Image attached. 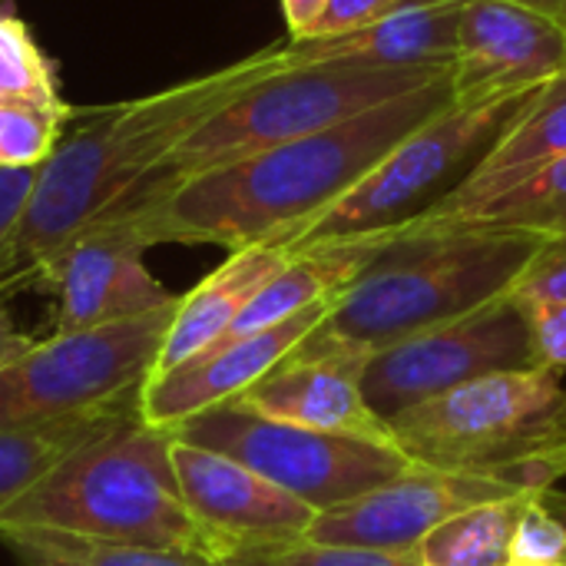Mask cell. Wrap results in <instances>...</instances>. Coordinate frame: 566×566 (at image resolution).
Listing matches in <instances>:
<instances>
[{"label":"cell","mask_w":566,"mask_h":566,"mask_svg":"<svg viewBox=\"0 0 566 566\" xmlns=\"http://www.w3.org/2000/svg\"><path fill=\"white\" fill-rule=\"evenodd\" d=\"M454 106L451 73L378 103L328 129L199 172L153 202L103 219L123 222L146 249L163 242L222 245L229 252L285 242L352 192L401 139Z\"/></svg>","instance_id":"6da1fadb"},{"label":"cell","mask_w":566,"mask_h":566,"mask_svg":"<svg viewBox=\"0 0 566 566\" xmlns=\"http://www.w3.org/2000/svg\"><path fill=\"white\" fill-rule=\"evenodd\" d=\"M285 63L289 43L282 40L153 96L93 109L90 123L60 139L40 166L13 245V282H40L50 262L149 179L202 119Z\"/></svg>","instance_id":"7a4b0ae2"},{"label":"cell","mask_w":566,"mask_h":566,"mask_svg":"<svg viewBox=\"0 0 566 566\" xmlns=\"http://www.w3.org/2000/svg\"><path fill=\"white\" fill-rule=\"evenodd\" d=\"M544 242L537 232L488 226L391 235L292 358L365 371L378 352L507 298Z\"/></svg>","instance_id":"3957f363"},{"label":"cell","mask_w":566,"mask_h":566,"mask_svg":"<svg viewBox=\"0 0 566 566\" xmlns=\"http://www.w3.org/2000/svg\"><path fill=\"white\" fill-rule=\"evenodd\" d=\"M172 431L126 415L73 448L0 514V531H46L93 544L189 551L222 560L192 517L172 468Z\"/></svg>","instance_id":"277c9868"},{"label":"cell","mask_w":566,"mask_h":566,"mask_svg":"<svg viewBox=\"0 0 566 566\" xmlns=\"http://www.w3.org/2000/svg\"><path fill=\"white\" fill-rule=\"evenodd\" d=\"M451 70L454 66L448 70H365V66H328V63L295 66L289 56L285 66L259 76L235 99H229L209 119H202L172 149V156L159 163L156 172L143 179L109 212L136 209L199 172L328 129L378 103L415 93L431 80L448 76Z\"/></svg>","instance_id":"5b68a950"},{"label":"cell","mask_w":566,"mask_h":566,"mask_svg":"<svg viewBox=\"0 0 566 566\" xmlns=\"http://www.w3.org/2000/svg\"><path fill=\"white\" fill-rule=\"evenodd\" d=\"M395 448L431 471H501L566 448L564 371L531 365L474 378L388 421Z\"/></svg>","instance_id":"8992f818"},{"label":"cell","mask_w":566,"mask_h":566,"mask_svg":"<svg viewBox=\"0 0 566 566\" xmlns=\"http://www.w3.org/2000/svg\"><path fill=\"white\" fill-rule=\"evenodd\" d=\"M537 90L541 86L478 106L454 103L438 119L401 139L352 192L305 222L289 245L298 252L322 242L398 232L421 219L484 163L511 123L531 106Z\"/></svg>","instance_id":"52a82bcc"},{"label":"cell","mask_w":566,"mask_h":566,"mask_svg":"<svg viewBox=\"0 0 566 566\" xmlns=\"http://www.w3.org/2000/svg\"><path fill=\"white\" fill-rule=\"evenodd\" d=\"M179 298L109 325L53 332L0 371V428L53 424L139 405L156 375Z\"/></svg>","instance_id":"ba28073f"},{"label":"cell","mask_w":566,"mask_h":566,"mask_svg":"<svg viewBox=\"0 0 566 566\" xmlns=\"http://www.w3.org/2000/svg\"><path fill=\"white\" fill-rule=\"evenodd\" d=\"M172 434L242 461L318 514L421 468L391 444L272 421L235 401L182 421Z\"/></svg>","instance_id":"9c48e42d"},{"label":"cell","mask_w":566,"mask_h":566,"mask_svg":"<svg viewBox=\"0 0 566 566\" xmlns=\"http://www.w3.org/2000/svg\"><path fill=\"white\" fill-rule=\"evenodd\" d=\"M566 478V448L501 471H431L418 468L342 507L322 511L308 541L415 551L438 524L497 501L544 497Z\"/></svg>","instance_id":"30bf717a"},{"label":"cell","mask_w":566,"mask_h":566,"mask_svg":"<svg viewBox=\"0 0 566 566\" xmlns=\"http://www.w3.org/2000/svg\"><path fill=\"white\" fill-rule=\"evenodd\" d=\"M531 335L521 305L507 295L468 318L405 338L378 352L361 371V391L385 421L448 395L474 378L531 368Z\"/></svg>","instance_id":"8fae6325"},{"label":"cell","mask_w":566,"mask_h":566,"mask_svg":"<svg viewBox=\"0 0 566 566\" xmlns=\"http://www.w3.org/2000/svg\"><path fill=\"white\" fill-rule=\"evenodd\" d=\"M172 468L192 517L212 534L222 560L235 551L305 541L318 517V511L229 454L172 438Z\"/></svg>","instance_id":"7c38bea8"},{"label":"cell","mask_w":566,"mask_h":566,"mask_svg":"<svg viewBox=\"0 0 566 566\" xmlns=\"http://www.w3.org/2000/svg\"><path fill=\"white\" fill-rule=\"evenodd\" d=\"M566 73V27L504 0H468L451 70L454 103L478 106Z\"/></svg>","instance_id":"4fadbf2b"},{"label":"cell","mask_w":566,"mask_h":566,"mask_svg":"<svg viewBox=\"0 0 566 566\" xmlns=\"http://www.w3.org/2000/svg\"><path fill=\"white\" fill-rule=\"evenodd\" d=\"M143 252L146 245L116 219H99L80 232L40 279L60 295L53 332L109 325L176 302L179 295L146 269Z\"/></svg>","instance_id":"5bb4252c"},{"label":"cell","mask_w":566,"mask_h":566,"mask_svg":"<svg viewBox=\"0 0 566 566\" xmlns=\"http://www.w3.org/2000/svg\"><path fill=\"white\" fill-rule=\"evenodd\" d=\"M332 302L335 298L318 302L272 328L242 338H226L206 348L202 355L189 358L186 365L153 375L139 395L143 421L172 431L182 421L239 398L255 381H262L272 368H279L298 348V342H305L322 325Z\"/></svg>","instance_id":"9a60e30c"},{"label":"cell","mask_w":566,"mask_h":566,"mask_svg":"<svg viewBox=\"0 0 566 566\" xmlns=\"http://www.w3.org/2000/svg\"><path fill=\"white\" fill-rule=\"evenodd\" d=\"M468 0H401L381 20L338 36H289L295 66H365V70H448L458 56V33Z\"/></svg>","instance_id":"2e32d148"},{"label":"cell","mask_w":566,"mask_h":566,"mask_svg":"<svg viewBox=\"0 0 566 566\" xmlns=\"http://www.w3.org/2000/svg\"><path fill=\"white\" fill-rule=\"evenodd\" d=\"M232 401L272 421L395 448L391 424L375 415L361 391V371L338 361H305L289 355Z\"/></svg>","instance_id":"e0dca14e"},{"label":"cell","mask_w":566,"mask_h":566,"mask_svg":"<svg viewBox=\"0 0 566 566\" xmlns=\"http://www.w3.org/2000/svg\"><path fill=\"white\" fill-rule=\"evenodd\" d=\"M566 156V73L557 80L544 83L531 106L511 123V129L504 133V139L484 156V163L444 199L438 202L431 212H424L421 219L408 222L405 229L391 232V235H418V232H434L444 229L471 212H478L481 206L494 202L497 196L511 192L514 186H521L524 179H531L534 172H541L544 166H551L554 159Z\"/></svg>","instance_id":"ac0fdd59"},{"label":"cell","mask_w":566,"mask_h":566,"mask_svg":"<svg viewBox=\"0 0 566 566\" xmlns=\"http://www.w3.org/2000/svg\"><path fill=\"white\" fill-rule=\"evenodd\" d=\"M295 255L285 242H259L229 252V259L206 275L192 292L179 295V308L172 318V328L166 335L156 375L172 371L186 365L189 358L202 355L216 342H222L232 328V322L245 312V305L265 289V282Z\"/></svg>","instance_id":"d6986e66"},{"label":"cell","mask_w":566,"mask_h":566,"mask_svg":"<svg viewBox=\"0 0 566 566\" xmlns=\"http://www.w3.org/2000/svg\"><path fill=\"white\" fill-rule=\"evenodd\" d=\"M388 242H391V232H378V235H361V239H342V242H322V245L298 249L265 282V289L245 305V312L232 322L226 338H242V335L272 328V325H279V322L318 305V302L335 298L345 285H352L368 269V262Z\"/></svg>","instance_id":"ffe728a7"},{"label":"cell","mask_w":566,"mask_h":566,"mask_svg":"<svg viewBox=\"0 0 566 566\" xmlns=\"http://www.w3.org/2000/svg\"><path fill=\"white\" fill-rule=\"evenodd\" d=\"M139 405L113 408V411H93L53 424H33V428H0V514L17 504L33 484H40L73 448H80L86 438L103 431L106 424L136 415Z\"/></svg>","instance_id":"44dd1931"},{"label":"cell","mask_w":566,"mask_h":566,"mask_svg":"<svg viewBox=\"0 0 566 566\" xmlns=\"http://www.w3.org/2000/svg\"><path fill=\"white\" fill-rule=\"evenodd\" d=\"M531 501L537 497L481 504L438 524L418 544V560L421 566H507L517 521Z\"/></svg>","instance_id":"7402d4cb"},{"label":"cell","mask_w":566,"mask_h":566,"mask_svg":"<svg viewBox=\"0 0 566 566\" xmlns=\"http://www.w3.org/2000/svg\"><path fill=\"white\" fill-rule=\"evenodd\" d=\"M0 544L20 566H226L222 560L189 551L93 544L46 531H0Z\"/></svg>","instance_id":"603a6c76"},{"label":"cell","mask_w":566,"mask_h":566,"mask_svg":"<svg viewBox=\"0 0 566 566\" xmlns=\"http://www.w3.org/2000/svg\"><path fill=\"white\" fill-rule=\"evenodd\" d=\"M488 226V229H524L537 232L547 239H564L566 235V156L554 159L511 192L497 196L494 202L481 206L478 212L444 226ZM438 232V229H434ZM421 235V232H418Z\"/></svg>","instance_id":"cb8c5ba5"},{"label":"cell","mask_w":566,"mask_h":566,"mask_svg":"<svg viewBox=\"0 0 566 566\" xmlns=\"http://www.w3.org/2000/svg\"><path fill=\"white\" fill-rule=\"evenodd\" d=\"M0 103H36L46 109H70L60 99L56 76L27 23L0 10Z\"/></svg>","instance_id":"d4e9b609"},{"label":"cell","mask_w":566,"mask_h":566,"mask_svg":"<svg viewBox=\"0 0 566 566\" xmlns=\"http://www.w3.org/2000/svg\"><path fill=\"white\" fill-rule=\"evenodd\" d=\"M73 109H46L36 103H0V166H43L63 139Z\"/></svg>","instance_id":"484cf974"},{"label":"cell","mask_w":566,"mask_h":566,"mask_svg":"<svg viewBox=\"0 0 566 566\" xmlns=\"http://www.w3.org/2000/svg\"><path fill=\"white\" fill-rule=\"evenodd\" d=\"M275 566H421L415 551H378V547H348L322 541H295L272 547Z\"/></svg>","instance_id":"4316f807"},{"label":"cell","mask_w":566,"mask_h":566,"mask_svg":"<svg viewBox=\"0 0 566 566\" xmlns=\"http://www.w3.org/2000/svg\"><path fill=\"white\" fill-rule=\"evenodd\" d=\"M507 566H566V531L537 501H531L517 521Z\"/></svg>","instance_id":"83f0119b"},{"label":"cell","mask_w":566,"mask_h":566,"mask_svg":"<svg viewBox=\"0 0 566 566\" xmlns=\"http://www.w3.org/2000/svg\"><path fill=\"white\" fill-rule=\"evenodd\" d=\"M36 176H40V166H23V169L0 166V292L17 289L13 245H17L23 212L30 206V196H33Z\"/></svg>","instance_id":"f1b7e54d"},{"label":"cell","mask_w":566,"mask_h":566,"mask_svg":"<svg viewBox=\"0 0 566 566\" xmlns=\"http://www.w3.org/2000/svg\"><path fill=\"white\" fill-rule=\"evenodd\" d=\"M524 312L534 365L566 371V302L564 298H514Z\"/></svg>","instance_id":"f546056e"},{"label":"cell","mask_w":566,"mask_h":566,"mask_svg":"<svg viewBox=\"0 0 566 566\" xmlns=\"http://www.w3.org/2000/svg\"><path fill=\"white\" fill-rule=\"evenodd\" d=\"M511 298H564L566 302V235L547 239L544 249L534 255L521 282L514 285Z\"/></svg>","instance_id":"4dcf8cb0"},{"label":"cell","mask_w":566,"mask_h":566,"mask_svg":"<svg viewBox=\"0 0 566 566\" xmlns=\"http://www.w3.org/2000/svg\"><path fill=\"white\" fill-rule=\"evenodd\" d=\"M401 0H328V10L315 23L312 36H338L381 20Z\"/></svg>","instance_id":"1f68e13d"},{"label":"cell","mask_w":566,"mask_h":566,"mask_svg":"<svg viewBox=\"0 0 566 566\" xmlns=\"http://www.w3.org/2000/svg\"><path fill=\"white\" fill-rule=\"evenodd\" d=\"M328 10V0H282V13L289 23V36L302 40L312 36L315 23L322 20V13Z\"/></svg>","instance_id":"d6a6232c"},{"label":"cell","mask_w":566,"mask_h":566,"mask_svg":"<svg viewBox=\"0 0 566 566\" xmlns=\"http://www.w3.org/2000/svg\"><path fill=\"white\" fill-rule=\"evenodd\" d=\"M33 345H36V342H33L30 335H23V332L13 325V318L7 315V308H3V292H0V371L10 368L13 361H20Z\"/></svg>","instance_id":"836d02e7"},{"label":"cell","mask_w":566,"mask_h":566,"mask_svg":"<svg viewBox=\"0 0 566 566\" xmlns=\"http://www.w3.org/2000/svg\"><path fill=\"white\" fill-rule=\"evenodd\" d=\"M504 3H514V7H527V10H537L557 23L566 27V0H504Z\"/></svg>","instance_id":"e575fe53"},{"label":"cell","mask_w":566,"mask_h":566,"mask_svg":"<svg viewBox=\"0 0 566 566\" xmlns=\"http://www.w3.org/2000/svg\"><path fill=\"white\" fill-rule=\"evenodd\" d=\"M541 504H544V507H547V511H551V514H554V517L560 521V527L566 531V494H564V491L551 488V491H547V494L541 497Z\"/></svg>","instance_id":"d590c367"}]
</instances>
